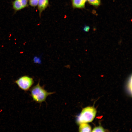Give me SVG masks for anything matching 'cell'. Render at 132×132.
Returning a JSON list of instances; mask_svg holds the SVG:
<instances>
[{"label":"cell","instance_id":"obj_1","mask_svg":"<svg viewBox=\"0 0 132 132\" xmlns=\"http://www.w3.org/2000/svg\"><path fill=\"white\" fill-rule=\"evenodd\" d=\"M30 91L31 96L33 100L39 103L45 101L48 96L54 93L47 92L43 87L40 86L39 81L36 85L32 88Z\"/></svg>","mask_w":132,"mask_h":132},{"label":"cell","instance_id":"obj_2","mask_svg":"<svg viewBox=\"0 0 132 132\" xmlns=\"http://www.w3.org/2000/svg\"><path fill=\"white\" fill-rule=\"evenodd\" d=\"M97 113L96 109L92 107H88L83 108L76 118L77 123H87L92 121Z\"/></svg>","mask_w":132,"mask_h":132},{"label":"cell","instance_id":"obj_3","mask_svg":"<svg viewBox=\"0 0 132 132\" xmlns=\"http://www.w3.org/2000/svg\"><path fill=\"white\" fill-rule=\"evenodd\" d=\"M15 83L20 88L26 91L29 90L33 84V80L32 78L28 76H24L16 80Z\"/></svg>","mask_w":132,"mask_h":132},{"label":"cell","instance_id":"obj_4","mask_svg":"<svg viewBox=\"0 0 132 132\" xmlns=\"http://www.w3.org/2000/svg\"><path fill=\"white\" fill-rule=\"evenodd\" d=\"M13 8L16 11L21 10L28 5L27 0H15L13 3Z\"/></svg>","mask_w":132,"mask_h":132},{"label":"cell","instance_id":"obj_5","mask_svg":"<svg viewBox=\"0 0 132 132\" xmlns=\"http://www.w3.org/2000/svg\"><path fill=\"white\" fill-rule=\"evenodd\" d=\"M49 3L48 0H39L38 3V8L40 16L42 12L47 7Z\"/></svg>","mask_w":132,"mask_h":132},{"label":"cell","instance_id":"obj_6","mask_svg":"<svg viewBox=\"0 0 132 132\" xmlns=\"http://www.w3.org/2000/svg\"><path fill=\"white\" fill-rule=\"evenodd\" d=\"M86 2L84 0H72L73 6L75 8H84Z\"/></svg>","mask_w":132,"mask_h":132},{"label":"cell","instance_id":"obj_7","mask_svg":"<svg viewBox=\"0 0 132 132\" xmlns=\"http://www.w3.org/2000/svg\"><path fill=\"white\" fill-rule=\"evenodd\" d=\"M79 128V132H91V128L90 126L87 123H82L80 124Z\"/></svg>","mask_w":132,"mask_h":132},{"label":"cell","instance_id":"obj_8","mask_svg":"<svg viewBox=\"0 0 132 132\" xmlns=\"http://www.w3.org/2000/svg\"><path fill=\"white\" fill-rule=\"evenodd\" d=\"M89 3L93 5L97 6L100 4V0H88Z\"/></svg>","mask_w":132,"mask_h":132},{"label":"cell","instance_id":"obj_9","mask_svg":"<svg viewBox=\"0 0 132 132\" xmlns=\"http://www.w3.org/2000/svg\"><path fill=\"white\" fill-rule=\"evenodd\" d=\"M92 132H104V129L101 126H99L94 128L92 131Z\"/></svg>","mask_w":132,"mask_h":132},{"label":"cell","instance_id":"obj_10","mask_svg":"<svg viewBox=\"0 0 132 132\" xmlns=\"http://www.w3.org/2000/svg\"><path fill=\"white\" fill-rule=\"evenodd\" d=\"M39 0H29L30 5L32 7H35L38 5Z\"/></svg>","mask_w":132,"mask_h":132},{"label":"cell","instance_id":"obj_11","mask_svg":"<svg viewBox=\"0 0 132 132\" xmlns=\"http://www.w3.org/2000/svg\"><path fill=\"white\" fill-rule=\"evenodd\" d=\"M90 29V28L89 26H85L83 28V30L85 32H88Z\"/></svg>","mask_w":132,"mask_h":132},{"label":"cell","instance_id":"obj_12","mask_svg":"<svg viewBox=\"0 0 132 132\" xmlns=\"http://www.w3.org/2000/svg\"><path fill=\"white\" fill-rule=\"evenodd\" d=\"M86 1H87V0H84Z\"/></svg>","mask_w":132,"mask_h":132}]
</instances>
